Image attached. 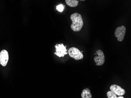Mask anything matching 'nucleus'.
Instances as JSON below:
<instances>
[{
    "mask_svg": "<svg viewBox=\"0 0 131 98\" xmlns=\"http://www.w3.org/2000/svg\"><path fill=\"white\" fill-rule=\"evenodd\" d=\"M9 60V54L6 50H3L0 52V64L3 66L7 65Z\"/></svg>",
    "mask_w": 131,
    "mask_h": 98,
    "instance_id": "0eeeda50",
    "label": "nucleus"
},
{
    "mask_svg": "<svg viewBox=\"0 0 131 98\" xmlns=\"http://www.w3.org/2000/svg\"><path fill=\"white\" fill-rule=\"evenodd\" d=\"M82 98H92V95L91 91L89 88H86L82 91L81 93Z\"/></svg>",
    "mask_w": 131,
    "mask_h": 98,
    "instance_id": "6e6552de",
    "label": "nucleus"
},
{
    "mask_svg": "<svg viewBox=\"0 0 131 98\" xmlns=\"http://www.w3.org/2000/svg\"><path fill=\"white\" fill-rule=\"evenodd\" d=\"M55 47L56 52L54 54L59 57H64L65 55L67 54V46H64L63 44H57Z\"/></svg>",
    "mask_w": 131,
    "mask_h": 98,
    "instance_id": "7ed1b4c3",
    "label": "nucleus"
},
{
    "mask_svg": "<svg viewBox=\"0 0 131 98\" xmlns=\"http://www.w3.org/2000/svg\"><path fill=\"white\" fill-rule=\"evenodd\" d=\"M69 56L71 58L75 60H78L82 59L84 57L81 51L75 47H71L68 50Z\"/></svg>",
    "mask_w": 131,
    "mask_h": 98,
    "instance_id": "f03ea898",
    "label": "nucleus"
},
{
    "mask_svg": "<svg viewBox=\"0 0 131 98\" xmlns=\"http://www.w3.org/2000/svg\"><path fill=\"white\" fill-rule=\"evenodd\" d=\"M110 91L118 96L123 95L125 94L126 91L121 87L116 84H113L110 87Z\"/></svg>",
    "mask_w": 131,
    "mask_h": 98,
    "instance_id": "423d86ee",
    "label": "nucleus"
},
{
    "mask_svg": "<svg viewBox=\"0 0 131 98\" xmlns=\"http://www.w3.org/2000/svg\"><path fill=\"white\" fill-rule=\"evenodd\" d=\"M107 96H108V98H117V95L111 91H108L107 93Z\"/></svg>",
    "mask_w": 131,
    "mask_h": 98,
    "instance_id": "9d476101",
    "label": "nucleus"
},
{
    "mask_svg": "<svg viewBox=\"0 0 131 98\" xmlns=\"http://www.w3.org/2000/svg\"><path fill=\"white\" fill-rule=\"evenodd\" d=\"M117 98H124V97L123 96H118V97H117Z\"/></svg>",
    "mask_w": 131,
    "mask_h": 98,
    "instance_id": "f8f14e48",
    "label": "nucleus"
},
{
    "mask_svg": "<svg viewBox=\"0 0 131 98\" xmlns=\"http://www.w3.org/2000/svg\"><path fill=\"white\" fill-rule=\"evenodd\" d=\"M66 3L70 7H76L79 4V1L77 0H66Z\"/></svg>",
    "mask_w": 131,
    "mask_h": 98,
    "instance_id": "1a4fd4ad",
    "label": "nucleus"
},
{
    "mask_svg": "<svg viewBox=\"0 0 131 98\" xmlns=\"http://www.w3.org/2000/svg\"><path fill=\"white\" fill-rule=\"evenodd\" d=\"M126 32V28L124 26L117 27L115 30V37L117 38V40L119 42H122L124 39V36Z\"/></svg>",
    "mask_w": 131,
    "mask_h": 98,
    "instance_id": "20e7f679",
    "label": "nucleus"
},
{
    "mask_svg": "<svg viewBox=\"0 0 131 98\" xmlns=\"http://www.w3.org/2000/svg\"><path fill=\"white\" fill-rule=\"evenodd\" d=\"M70 19L72 22L71 25V29L76 32L80 31L84 25L81 15L78 13H74L71 15Z\"/></svg>",
    "mask_w": 131,
    "mask_h": 98,
    "instance_id": "f257e3e1",
    "label": "nucleus"
},
{
    "mask_svg": "<svg viewBox=\"0 0 131 98\" xmlns=\"http://www.w3.org/2000/svg\"><path fill=\"white\" fill-rule=\"evenodd\" d=\"M98 56L95 57L94 60L96 63V65L101 66L103 65L105 62V56L103 52L101 50H99L96 51Z\"/></svg>",
    "mask_w": 131,
    "mask_h": 98,
    "instance_id": "39448f33",
    "label": "nucleus"
},
{
    "mask_svg": "<svg viewBox=\"0 0 131 98\" xmlns=\"http://www.w3.org/2000/svg\"><path fill=\"white\" fill-rule=\"evenodd\" d=\"M64 6L62 4H59L57 5L56 6V9L59 11V12H63L64 10Z\"/></svg>",
    "mask_w": 131,
    "mask_h": 98,
    "instance_id": "9b49d317",
    "label": "nucleus"
}]
</instances>
